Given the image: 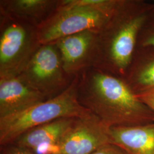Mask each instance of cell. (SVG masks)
I'll return each mask as SVG.
<instances>
[{
    "instance_id": "1",
    "label": "cell",
    "mask_w": 154,
    "mask_h": 154,
    "mask_svg": "<svg viewBox=\"0 0 154 154\" xmlns=\"http://www.w3.org/2000/svg\"><path fill=\"white\" fill-rule=\"evenodd\" d=\"M77 99L109 128L154 123V112L124 79L91 67L78 75Z\"/></svg>"
},
{
    "instance_id": "2",
    "label": "cell",
    "mask_w": 154,
    "mask_h": 154,
    "mask_svg": "<svg viewBox=\"0 0 154 154\" xmlns=\"http://www.w3.org/2000/svg\"><path fill=\"white\" fill-rule=\"evenodd\" d=\"M152 4L143 0H119L97 32L93 67L125 79Z\"/></svg>"
},
{
    "instance_id": "3",
    "label": "cell",
    "mask_w": 154,
    "mask_h": 154,
    "mask_svg": "<svg viewBox=\"0 0 154 154\" xmlns=\"http://www.w3.org/2000/svg\"><path fill=\"white\" fill-rule=\"evenodd\" d=\"M119 0H59L53 13L37 27L44 45L86 30L98 32L108 20Z\"/></svg>"
},
{
    "instance_id": "4",
    "label": "cell",
    "mask_w": 154,
    "mask_h": 154,
    "mask_svg": "<svg viewBox=\"0 0 154 154\" xmlns=\"http://www.w3.org/2000/svg\"><path fill=\"white\" fill-rule=\"evenodd\" d=\"M78 75L63 93L26 110L0 118V146L12 143L23 133L35 127L61 118H81L91 113L77 99Z\"/></svg>"
},
{
    "instance_id": "5",
    "label": "cell",
    "mask_w": 154,
    "mask_h": 154,
    "mask_svg": "<svg viewBox=\"0 0 154 154\" xmlns=\"http://www.w3.org/2000/svg\"><path fill=\"white\" fill-rule=\"evenodd\" d=\"M41 46L37 27L0 14V79L18 76Z\"/></svg>"
},
{
    "instance_id": "6",
    "label": "cell",
    "mask_w": 154,
    "mask_h": 154,
    "mask_svg": "<svg viewBox=\"0 0 154 154\" xmlns=\"http://www.w3.org/2000/svg\"><path fill=\"white\" fill-rule=\"evenodd\" d=\"M19 76L47 100L63 93L75 78L65 70L55 43L41 45Z\"/></svg>"
},
{
    "instance_id": "7",
    "label": "cell",
    "mask_w": 154,
    "mask_h": 154,
    "mask_svg": "<svg viewBox=\"0 0 154 154\" xmlns=\"http://www.w3.org/2000/svg\"><path fill=\"white\" fill-rule=\"evenodd\" d=\"M109 128L92 113L75 118L57 143L58 154H92L111 143Z\"/></svg>"
},
{
    "instance_id": "8",
    "label": "cell",
    "mask_w": 154,
    "mask_h": 154,
    "mask_svg": "<svg viewBox=\"0 0 154 154\" xmlns=\"http://www.w3.org/2000/svg\"><path fill=\"white\" fill-rule=\"evenodd\" d=\"M97 32L86 30L59 39L55 43L66 72L75 77L93 67Z\"/></svg>"
},
{
    "instance_id": "9",
    "label": "cell",
    "mask_w": 154,
    "mask_h": 154,
    "mask_svg": "<svg viewBox=\"0 0 154 154\" xmlns=\"http://www.w3.org/2000/svg\"><path fill=\"white\" fill-rule=\"evenodd\" d=\"M46 100L19 75L0 79V118L26 110Z\"/></svg>"
},
{
    "instance_id": "10",
    "label": "cell",
    "mask_w": 154,
    "mask_h": 154,
    "mask_svg": "<svg viewBox=\"0 0 154 154\" xmlns=\"http://www.w3.org/2000/svg\"><path fill=\"white\" fill-rule=\"evenodd\" d=\"M111 143L126 154H154V123L109 128Z\"/></svg>"
},
{
    "instance_id": "11",
    "label": "cell",
    "mask_w": 154,
    "mask_h": 154,
    "mask_svg": "<svg viewBox=\"0 0 154 154\" xmlns=\"http://www.w3.org/2000/svg\"><path fill=\"white\" fill-rule=\"evenodd\" d=\"M59 0H1L0 14L38 27L55 11Z\"/></svg>"
},
{
    "instance_id": "12",
    "label": "cell",
    "mask_w": 154,
    "mask_h": 154,
    "mask_svg": "<svg viewBox=\"0 0 154 154\" xmlns=\"http://www.w3.org/2000/svg\"><path fill=\"white\" fill-rule=\"evenodd\" d=\"M124 80L135 94L154 88V48H136Z\"/></svg>"
},
{
    "instance_id": "13",
    "label": "cell",
    "mask_w": 154,
    "mask_h": 154,
    "mask_svg": "<svg viewBox=\"0 0 154 154\" xmlns=\"http://www.w3.org/2000/svg\"><path fill=\"white\" fill-rule=\"evenodd\" d=\"M75 118H61L35 127L23 133L12 143L33 151L44 144H57Z\"/></svg>"
},
{
    "instance_id": "14",
    "label": "cell",
    "mask_w": 154,
    "mask_h": 154,
    "mask_svg": "<svg viewBox=\"0 0 154 154\" xmlns=\"http://www.w3.org/2000/svg\"><path fill=\"white\" fill-rule=\"evenodd\" d=\"M137 47H149L154 49V9L153 8L139 33Z\"/></svg>"
},
{
    "instance_id": "15",
    "label": "cell",
    "mask_w": 154,
    "mask_h": 154,
    "mask_svg": "<svg viewBox=\"0 0 154 154\" xmlns=\"http://www.w3.org/2000/svg\"><path fill=\"white\" fill-rule=\"evenodd\" d=\"M1 154H36L30 149L18 146L14 143L1 146Z\"/></svg>"
},
{
    "instance_id": "16",
    "label": "cell",
    "mask_w": 154,
    "mask_h": 154,
    "mask_svg": "<svg viewBox=\"0 0 154 154\" xmlns=\"http://www.w3.org/2000/svg\"><path fill=\"white\" fill-rule=\"evenodd\" d=\"M92 154H126L119 147L110 143L96 150Z\"/></svg>"
},
{
    "instance_id": "17",
    "label": "cell",
    "mask_w": 154,
    "mask_h": 154,
    "mask_svg": "<svg viewBox=\"0 0 154 154\" xmlns=\"http://www.w3.org/2000/svg\"><path fill=\"white\" fill-rule=\"evenodd\" d=\"M138 99L154 112V88L136 94Z\"/></svg>"
},
{
    "instance_id": "18",
    "label": "cell",
    "mask_w": 154,
    "mask_h": 154,
    "mask_svg": "<svg viewBox=\"0 0 154 154\" xmlns=\"http://www.w3.org/2000/svg\"><path fill=\"white\" fill-rule=\"evenodd\" d=\"M152 8L154 9V4H153V5H152Z\"/></svg>"
}]
</instances>
